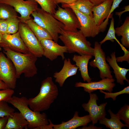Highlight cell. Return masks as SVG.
<instances>
[{
    "label": "cell",
    "mask_w": 129,
    "mask_h": 129,
    "mask_svg": "<svg viewBox=\"0 0 129 129\" xmlns=\"http://www.w3.org/2000/svg\"><path fill=\"white\" fill-rule=\"evenodd\" d=\"M57 86L52 77H48L41 82L40 91L36 97L28 99L30 108L36 112H40L48 109L59 95Z\"/></svg>",
    "instance_id": "obj_1"
},
{
    "label": "cell",
    "mask_w": 129,
    "mask_h": 129,
    "mask_svg": "<svg viewBox=\"0 0 129 129\" xmlns=\"http://www.w3.org/2000/svg\"><path fill=\"white\" fill-rule=\"evenodd\" d=\"M3 53L12 61L15 67L16 78H19L24 74L26 77L34 76L37 73L36 65L37 57L30 53L25 54L16 52L7 48H3Z\"/></svg>",
    "instance_id": "obj_2"
},
{
    "label": "cell",
    "mask_w": 129,
    "mask_h": 129,
    "mask_svg": "<svg viewBox=\"0 0 129 129\" xmlns=\"http://www.w3.org/2000/svg\"><path fill=\"white\" fill-rule=\"evenodd\" d=\"M59 38L66 47L68 53L94 56L93 48L80 30L71 31L64 29Z\"/></svg>",
    "instance_id": "obj_3"
},
{
    "label": "cell",
    "mask_w": 129,
    "mask_h": 129,
    "mask_svg": "<svg viewBox=\"0 0 129 129\" xmlns=\"http://www.w3.org/2000/svg\"><path fill=\"white\" fill-rule=\"evenodd\" d=\"M27 100L25 97L12 96L8 103L17 108L22 114L28 123L27 129H36L42 126L48 124L49 120L46 114L32 110L29 108Z\"/></svg>",
    "instance_id": "obj_4"
},
{
    "label": "cell",
    "mask_w": 129,
    "mask_h": 129,
    "mask_svg": "<svg viewBox=\"0 0 129 129\" xmlns=\"http://www.w3.org/2000/svg\"><path fill=\"white\" fill-rule=\"evenodd\" d=\"M33 21L46 30L52 37L53 40L57 43L59 34L64 29V25L56 19L53 15L41 8H38L31 14Z\"/></svg>",
    "instance_id": "obj_5"
},
{
    "label": "cell",
    "mask_w": 129,
    "mask_h": 129,
    "mask_svg": "<svg viewBox=\"0 0 129 129\" xmlns=\"http://www.w3.org/2000/svg\"><path fill=\"white\" fill-rule=\"evenodd\" d=\"M18 31L30 52L37 58L42 57L43 53V47L40 42L27 25L20 22Z\"/></svg>",
    "instance_id": "obj_6"
},
{
    "label": "cell",
    "mask_w": 129,
    "mask_h": 129,
    "mask_svg": "<svg viewBox=\"0 0 129 129\" xmlns=\"http://www.w3.org/2000/svg\"><path fill=\"white\" fill-rule=\"evenodd\" d=\"M0 4L13 7L20 14L18 17L20 22L24 23L31 18L30 15L38 8V3L34 0H0Z\"/></svg>",
    "instance_id": "obj_7"
},
{
    "label": "cell",
    "mask_w": 129,
    "mask_h": 129,
    "mask_svg": "<svg viewBox=\"0 0 129 129\" xmlns=\"http://www.w3.org/2000/svg\"><path fill=\"white\" fill-rule=\"evenodd\" d=\"M93 54L94 59L89 62V65L91 67L98 69L100 77L101 79L113 78L110 67L106 62L105 53L102 48L101 45L97 41H96L94 43Z\"/></svg>",
    "instance_id": "obj_8"
},
{
    "label": "cell",
    "mask_w": 129,
    "mask_h": 129,
    "mask_svg": "<svg viewBox=\"0 0 129 129\" xmlns=\"http://www.w3.org/2000/svg\"><path fill=\"white\" fill-rule=\"evenodd\" d=\"M17 78L14 65L11 60L0 52V80L8 88L14 89L16 86Z\"/></svg>",
    "instance_id": "obj_9"
},
{
    "label": "cell",
    "mask_w": 129,
    "mask_h": 129,
    "mask_svg": "<svg viewBox=\"0 0 129 129\" xmlns=\"http://www.w3.org/2000/svg\"><path fill=\"white\" fill-rule=\"evenodd\" d=\"M53 15L63 24L64 29L76 31L80 29V26L78 19L71 8H63L58 6L57 10Z\"/></svg>",
    "instance_id": "obj_10"
},
{
    "label": "cell",
    "mask_w": 129,
    "mask_h": 129,
    "mask_svg": "<svg viewBox=\"0 0 129 129\" xmlns=\"http://www.w3.org/2000/svg\"><path fill=\"white\" fill-rule=\"evenodd\" d=\"M90 99L87 103L82 104V106L86 111L89 113L91 119L92 124L97 123L99 120L106 117L105 108L107 102L102 103L99 106L97 104V100L98 98L95 93H89Z\"/></svg>",
    "instance_id": "obj_11"
},
{
    "label": "cell",
    "mask_w": 129,
    "mask_h": 129,
    "mask_svg": "<svg viewBox=\"0 0 129 129\" xmlns=\"http://www.w3.org/2000/svg\"><path fill=\"white\" fill-rule=\"evenodd\" d=\"M49 124L43 126L41 129H75L81 126H87L91 121L89 115L79 117L77 111L75 112L73 117L66 122H63L59 124H54L50 119H48Z\"/></svg>",
    "instance_id": "obj_12"
},
{
    "label": "cell",
    "mask_w": 129,
    "mask_h": 129,
    "mask_svg": "<svg viewBox=\"0 0 129 129\" xmlns=\"http://www.w3.org/2000/svg\"><path fill=\"white\" fill-rule=\"evenodd\" d=\"M70 8L76 14L80 24V30L86 37L94 38L101 32L93 17L84 14L75 8Z\"/></svg>",
    "instance_id": "obj_13"
},
{
    "label": "cell",
    "mask_w": 129,
    "mask_h": 129,
    "mask_svg": "<svg viewBox=\"0 0 129 129\" xmlns=\"http://www.w3.org/2000/svg\"><path fill=\"white\" fill-rule=\"evenodd\" d=\"M113 0H107L92 8L93 18L96 25L99 27L101 32L104 31L108 24V18Z\"/></svg>",
    "instance_id": "obj_14"
},
{
    "label": "cell",
    "mask_w": 129,
    "mask_h": 129,
    "mask_svg": "<svg viewBox=\"0 0 129 129\" xmlns=\"http://www.w3.org/2000/svg\"><path fill=\"white\" fill-rule=\"evenodd\" d=\"M43 50V56L51 61L60 56L62 60L65 59L64 53H68L65 46H61L53 40L44 39L40 41Z\"/></svg>",
    "instance_id": "obj_15"
},
{
    "label": "cell",
    "mask_w": 129,
    "mask_h": 129,
    "mask_svg": "<svg viewBox=\"0 0 129 129\" xmlns=\"http://www.w3.org/2000/svg\"><path fill=\"white\" fill-rule=\"evenodd\" d=\"M98 81H91L87 83L81 82H76L75 85L76 87H83L84 90L89 93L97 90L106 91L112 92L115 86L114 78H105Z\"/></svg>",
    "instance_id": "obj_16"
},
{
    "label": "cell",
    "mask_w": 129,
    "mask_h": 129,
    "mask_svg": "<svg viewBox=\"0 0 129 129\" xmlns=\"http://www.w3.org/2000/svg\"><path fill=\"white\" fill-rule=\"evenodd\" d=\"M3 37L4 42L0 46L3 48H8L16 52L25 54L31 53L24 44L18 31L12 34H3Z\"/></svg>",
    "instance_id": "obj_17"
},
{
    "label": "cell",
    "mask_w": 129,
    "mask_h": 129,
    "mask_svg": "<svg viewBox=\"0 0 129 129\" xmlns=\"http://www.w3.org/2000/svg\"><path fill=\"white\" fill-rule=\"evenodd\" d=\"M64 63L63 66L61 70L55 72L53 75L55 82L61 87H63L67 78L76 75L78 69V67L75 64L71 63L69 58H65Z\"/></svg>",
    "instance_id": "obj_18"
},
{
    "label": "cell",
    "mask_w": 129,
    "mask_h": 129,
    "mask_svg": "<svg viewBox=\"0 0 129 129\" xmlns=\"http://www.w3.org/2000/svg\"><path fill=\"white\" fill-rule=\"evenodd\" d=\"M111 57L108 56L106 58V61L109 64L113 70L117 82L121 85H124V81H126L129 84V81L127 79L126 75L129 69L122 68L119 66L116 61V57L115 52H112L110 54Z\"/></svg>",
    "instance_id": "obj_19"
},
{
    "label": "cell",
    "mask_w": 129,
    "mask_h": 129,
    "mask_svg": "<svg viewBox=\"0 0 129 129\" xmlns=\"http://www.w3.org/2000/svg\"><path fill=\"white\" fill-rule=\"evenodd\" d=\"M92 57V56L90 55L75 54L72 58L73 60L75 62L76 65L78 67L83 81L87 82L91 81L92 79L88 74V65L89 60Z\"/></svg>",
    "instance_id": "obj_20"
},
{
    "label": "cell",
    "mask_w": 129,
    "mask_h": 129,
    "mask_svg": "<svg viewBox=\"0 0 129 129\" xmlns=\"http://www.w3.org/2000/svg\"><path fill=\"white\" fill-rule=\"evenodd\" d=\"M28 124L20 112H15L12 116H8L4 129H27Z\"/></svg>",
    "instance_id": "obj_21"
},
{
    "label": "cell",
    "mask_w": 129,
    "mask_h": 129,
    "mask_svg": "<svg viewBox=\"0 0 129 129\" xmlns=\"http://www.w3.org/2000/svg\"><path fill=\"white\" fill-rule=\"evenodd\" d=\"M28 26L39 41L44 39L53 40L49 33L36 23L31 17L24 22Z\"/></svg>",
    "instance_id": "obj_22"
},
{
    "label": "cell",
    "mask_w": 129,
    "mask_h": 129,
    "mask_svg": "<svg viewBox=\"0 0 129 129\" xmlns=\"http://www.w3.org/2000/svg\"><path fill=\"white\" fill-rule=\"evenodd\" d=\"M94 5L88 0H77L70 5L62 4L63 8L73 7L80 12L93 17L92 9Z\"/></svg>",
    "instance_id": "obj_23"
},
{
    "label": "cell",
    "mask_w": 129,
    "mask_h": 129,
    "mask_svg": "<svg viewBox=\"0 0 129 129\" xmlns=\"http://www.w3.org/2000/svg\"><path fill=\"white\" fill-rule=\"evenodd\" d=\"M108 112L110 114V119L105 117L102 118L99 120V124L104 125L107 128L111 129H121L122 127H125V125L121 122L116 114H114L110 109Z\"/></svg>",
    "instance_id": "obj_24"
},
{
    "label": "cell",
    "mask_w": 129,
    "mask_h": 129,
    "mask_svg": "<svg viewBox=\"0 0 129 129\" xmlns=\"http://www.w3.org/2000/svg\"><path fill=\"white\" fill-rule=\"evenodd\" d=\"M115 34L121 36V44L125 47L129 48V17L127 16L122 25L115 29Z\"/></svg>",
    "instance_id": "obj_25"
},
{
    "label": "cell",
    "mask_w": 129,
    "mask_h": 129,
    "mask_svg": "<svg viewBox=\"0 0 129 129\" xmlns=\"http://www.w3.org/2000/svg\"><path fill=\"white\" fill-rule=\"evenodd\" d=\"M0 19L6 20L18 16L12 6L5 4H0Z\"/></svg>",
    "instance_id": "obj_26"
},
{
    "label": "cell",
    "mask_w": 129,
    "mask_h": 129,
    "mask_svg": "<svg viewBox=\"0 0 129 129\" xmlns=\"http://www.w3.org/2000/svg\"><path fill=\"white\" fill-rule=\"evenodd\" d=\"M110 27L108 32L104 38L99 43L101 45L107 40H110L114 42L115 40L120 46L122 50H123L125 48L121 44L116 37L115 30L114 27V19L112 17Z\"/></svg>",
    "instance_id": "obj_27"
},
{
    "label": "cell",
    "mask_w": 129,
    "mask_h": 129,
    "mask_svg": "<svg viewBox=\"0 0 129 129\" xmlns=\"http://www.w3.org/2000/svg\"><path fill=\"white\" fill-rule=\"evenodd\" d=\"M45 11L53 15L56 11L57 5L54 0H34Z\"/></svg>",
    "instance_id": "obj_28"
},
{
    "label": "cell",
    "mask_w": 129,
    "mask_h": 129,
    "mask_svg": "<svg viewBox=\"0 0 129 129\" xmlns=\"http://www.w3.org/2000/svg\"><path fill=\"white\" fill-rule=\"evenodd\" d=\"M6 20L7 24V34H12L17 32L20 22L18 17L11 18Z\"/></svg>",
    "instance_id": "obj_29"
},
{
    "label": "cell",
    "mask_w": 129,
    "mask_h": 129,
    "mask_svg": "<svg viewBox=\"0 0 129 129\" xmlns=\"http://www.w3.org/2000/svg\"><path fill=\"white\" fill-rule=\"evenodd\" d=\"M120 120L125 123V126L129 128V105L125 104L121 107L116 114Z\"/></svg>",
    "instance_id": "obj_30"
},
{
    "label": "cell",
    "mask_w": 129,
    "mask_h": 129,
    "mask_svg": "<svg viewBox=\"0 0 129 129\" xmlns=\"http://www.w3.org/2000/svg\"><path fill=\"white\" fill-rule=\"evenodd\" d=\"M14 108L10 106L7 102L0 101V118L6 116H11L15 112Z\"/></svg>",
    "instance_id": "obj_31"
},
{
    "label": "cell",
    "mask_w": 129,
    "mask_h": 129,
    "mask_svg": "<svg viewBox=\"0 0 129 129\" xmlns=\"http://www.w3.org/2000/svg\"><path fill=\"white\" fill-rule=\"evenodd\" d=\"M99 91L105 94V99L111 98L114 101L116 100V97L119 95L124 94H129V86L126 87L122 90L115 93L106 92L101 90H99Z\"/></svg>",
    "instance_id": "obj_32"
},
{
    "label": "cell",
    "mask_w": 129,
    "mask_h": 129,
    "mask_svg": "<svg viewBox=\"0 0 129 129\" xmlns=\"http://www.w3.org/2000/svg\"><path fill=\"white\" fill-rule=\"evenodd\" d=\"M14 92L13 89L9 88L0 89V101H4L8 102Z\"/></svg>",
    "instance_id": "obj_33"
},
{
    "label": "cell",
    "mask_w": 129,
    "mask_h": 129,
    "mask_svg": "<svg viewBox=\"0 0 129 129\" xmlns=\"http://www.w3.org/2000/svg\"><path fill=\"white\" fill-rule=\"evenodd\" d=\"M124 55L120 57H116V61L117 62H122L124 61H126L129 63V51L125 48L123 50Z\"/></svg>",
    "instance_id": "obj_34"
},
{
    "label": "cell",
    "mask_w": 129,
    "mask_h": 129,
    "mask_svg": "<svg viewBox=\"0 0 129 129\" xmlns=\"http://www.w3.org/2000/svg\"><path fill=\"white\" fill-rule=\"evenodd\" d=\"M7 22L6 20L0 19V33L7 34Z\"/></svg>",
    "instance_id": "obj_35"
},
{
    "label": "cell",
    "mask_w": 129,
    "mask_h": 129,
    "mask_svg": "<svg viewBox=\"0 0 129 129\" xmlns=\"http://www.w3.org/2000/svg\"><path fill=\"white\" fill-rule=\"evenodd\" d=\"M123 0H113L108 19L112 17V13L119 6L120 4Z\"/></svg>",
    "instance_id": "obj_36"
},
{
    "label": "cell",
    "mask_w": 129,
    "mask_h": 129,
    "mask_svg": "<svg viewBox=\"0 0 129 129\" xmlns=\"http://www.w3.org/2000/svg\"><path fill=\"white\" fill-rule=\"evenodd\" d=\"M77 0H54L57 5L61 3L66 5H70L74 3Z\"/></svg>",
    "instance_id": "obj_37"
},
{
    "label": "cell",
    "mask_w": 129,
    "mask_h": 129,
    "mask_svg": "<svg viewBox=\"0 0 129 129\" xmlns=\"http://www.w3.org/2000/svg\"><path fill=\"white\" fill-rule=\"evenodd\" d=\"M8 116L0 118V129H4L7 123Z\"/></svg>",
    "instance_id": "obj_38"
},
{
    "label": "cell",
    "mask_w": 129,
    "mask_h": 129,
    "mask_svg": "<svg viewBox=\"0 0 129 129\" xmlns=\"http://www.w3.org/2000/svg\"><path fill=\"white\" fill-rule=\"evenodd\" d=\"M92 3L94 6L99 5L107 0H88Z\"/></svg>",
    "instance_id": "obj_39"
},
{
    "label": "cell",
    "mask_w": 129,
    "mask_h": 129,
    "mask_svg": "<svg viewBox=\"0 0 129 129\" xmlns=\"http://www.w3.org/2000/svg\"><path fill=\"white\" fill-rule=\"evenodd\" d=\"M124 8V10L123 11L116 12V15L119 16V19L120 18L121 15L123 13L129 11V5H128L125 6Z\"/></svg>",
    "instance_id": "obj_40"
},
{
    "label": "cell",
    "mask_w": 129,
    "mask_h": 129,
    "mask_svg": "<svg viewBox=\"0 0 129 129\" xmlns=\"http://www.w3.org/2000/svg\"><path fill=\"white\" fill-rule=\"evenodd\" d=\"M102 128V127H97L91 124L88 126H83L81 129H101Z\"/></svg>",
    "instance_id": "obj_41"
},
{
    "label": "cell",
    "mask_w": 129,
    "mask_h": 129,
    "mask_svg": "<svg viewBox=\"0 0 129 129\" xmlns=\"http://www.w3.org/2000/svg\"><path fill=\"white\" fill-rule=\"evenodd\" d=\"M8 88L7 86L4 82L0 80V89H5Z\"/></svg>",
    "instance_id": "obj_42"
},
{
    "label": "cell",
    "mask_w": 129,
    "mask_h": 129,
    "mask_svg": "<svg viewBox=\"0 0 129 129\" xmlns=\"http://www.w3.org/2000/svg\"><path fill=\"white\" fill-rule=\"evenodd\" d=\"M4 40L3 37V34L0 33V46L4 43Z\"/></svg>",
    "instance_id": "obj_43"
},
{
    "label": "cell",
    "mask_w": 129,
    "mask_h": 129,
    "mask_svg": "<svg viewBox=\"0 0 129 129\" xmlns=\"http://www.w3.org/2000/svg\"><path fill=\"white\" fill-rule=\"evenodd\" d=\"M2 49L1 48V47L0 46V51H1V50Z\"/></svg>",
    "instance_id": "obj_44"
}]
</instances>
